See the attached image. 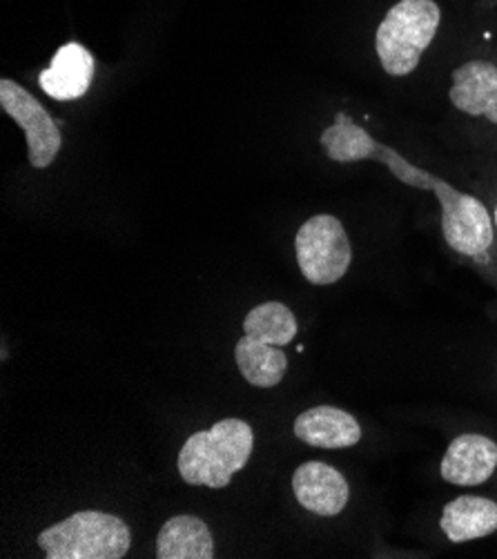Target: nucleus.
I'll use <instances>...</instances> for the list:
<instances>
[{"mask_svg": "<svg viewBox=\"0 0 497 559\" xmlns=\"http://www.w3.org/2000/svg\"><path fill=\"white\" fill-rule=\"evenodd\" d=\"M158 559H212L214 539L208 524L194 515H177L163 524L156 537Z\"/></svg>", "mask_w": 497, "mask_h": 559, "instance_id": "13", "label": "nucleus"}, {"mask_svg": "<svg viewBox=\"0 0 497 559\" xmlns=\"http://www.w3.org/2000/svg\"><path fill=\"white\" fill-rule=\"evenodd\" d=\"M495 468L497 443L484 435L464 432L449 443L439 473L453 486H480L493 477Z\"/></svg>", "mask_w": 497, "mask_h": 559, "instance_id": "8", "label": "nucleus"}, {"mask_svg": "<svg viewBox=\"0 0 497 559\" xmlns=\"http://www.w3.org/2000/svg\"><path fill=\"white\" fill-rule=\"evenodd\" d=\"M94 79V56L79 43L63 45L54 53L51 66L40 72L38 85L54 100H76L85 96Z\"/></svg>", "mask_w": 497, "mask_h": 559, "instance_id": "10", "label": "nucleus"}, {"mask_svg": "<svg viewBox=\"0 0 497 559\" xmlns=\"http://www.w3.org/2000/svg\"><path fill=\"white\" fill-rule=\"evenodd\" d=\"M0 107L23 128L32 167L45 170L57 160L63 145L59 123L49 117V111L32 96V92L10 79H3L0 81Z\"/></svg>", "mask_w": 497, "mask_h": 559, "instance_id": "6", "label": "nucleus"}, {"mask_svg": "<svg viewBox=\"0 0 497 559\" xmlns=\"http://www.w3.org/2000/svg\"><path fill=\"white\" fill-rule=\"evenodd\" d=\"M493 218H495V230H497V207H495V214H493Z\"/></svg>", "mask_w": 497, "mask_h": 559, "instance_id": "14", "label": "nucleus"}, {"mask_svg": "<svg viewBox=\"0 0 497 559\" xmlns=\"http://www.w3.org/2000/svg\"><path fill=\"white\" fill-rule=\"evenodd\" d=\"M326 156L335 163L375 160L389 167L391 175L409 188L435 192L441 205V235L451 250L464 257H477L493 243V216L486 205L466 192L455 190L449 181L415 167L391 145L379 143L364 128H359L344 111L335 123L326 128L319 139Z\"/></svg>", "mask_w": 497, "mask_h": 559, "instance_id": "1", "label": "nucleus"}, {"mask_svg": "<svg viewBox=\"0 0 497 559\" xmlns=\"http://www.w3.org/2000/svg\"><path fill=\"white\" fill-rule=\"evenodd\" d=\"M295 435L312 449L342 451L359 443L362 426L342 408L317 406L295 419Z\"/></svg>", "mask_w": 497, "mask_h": 559, "instance_id": "11", "label": "nucleus"}, {"mask_svg": "<svg viewBox=\"0 0 497 559\" xmlns=\"http://www.w3.org/2000/svg\"><path fill=\"white\" fill-rule=\"evenodd\" d=\"M439 528L453 544L488 537L497 531V501L462 495L441 511Z\"/></svg>", "mask_w": 497, "mask_h": 559, "instance_id": "12", "label": "nucleus"}, {"mask_svg": "<svg viewBox=\"0 0 497 559\" xmlns=\"http://www.w3.org/2000/svg\"><path fill=\"white\" fill-rule=\"evenodd\" d=\"M293 492L306 511L319 518L340 515L351 499L346 477L323 462L301 464L293 475Z\"/></svg>", "mask_w": 497, "mask_h": 559, "instance_id": "7", "label": "nucleus"}, {"mask_svg": "<svg viewBox=\"0 0 497 559\" xmlns=\"http://www.w3.org/2000/svg\"><path fill=\"white\" fill-rule=\"evenodd\" d=\"M36 542L47 559H121L130 550L132 533L117 515L81 511L45 528Z\"/></svg>", "mask_w": 497, "mask_h": 559, "instance_id": "4", "label": "nucleus"}, {"mask_svg": "<svg viewBox=\"0 0 497 559\" xmlns=\"http://www.w3.org/2000/svg\"><path fill=\"white\" fill-rule=\"evenodd\" d=\"M297 263L312 286H333L351 270L353 246L344 223L333 214H315L295 237Z\"/></svg>", "mask_w": 497, "mask_h": 559, "instance_id": "5", "label": "nucleus"}, {"mask_svg": "<svg viewBox=\"0 0 497 559\" xmlns=\"http://www.w3.org/2000/svg\"><path fill=\"white\" fill-rule=\"evenodd\" d=\"M255 449V432L244 419H221L194 432L179 453V473L190 486L226 488Z\"/></svg>", "mask_w": 497, "mask_h": 559, "instance_id": "2", "label": "nucleus"}, {"mask_svg": "<svg viewBox=\"0 0 497 559\" xmlns=\"http://www.w3.org/2000/svg\"><path fill=\"white\" fill-rule=\"evenodd\" d=\"M441 25L435 0H398L375 32V51L389 76H409L417 70Z\"/></svg>", "mask_w": 497, "mask_h": 559, "instance_id": "3", "label": "nucleus"}, {"mask_svg": "<svg viewBox=\"0 0 497 559\" xmlns=\"http://www.w3.org/2000/svg\"><path fill=\"white\" fill-rule=\"evenodd\" d=\"M453 85L449 98L462 115L486 119L497 126V66L473 59L462 63L451 74Z\"/></svg>", "mask_w": 497, "mask_h": 559, "instance_id": "9", "label": "nucleus"}]
</instances>
